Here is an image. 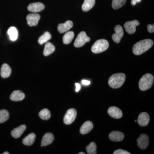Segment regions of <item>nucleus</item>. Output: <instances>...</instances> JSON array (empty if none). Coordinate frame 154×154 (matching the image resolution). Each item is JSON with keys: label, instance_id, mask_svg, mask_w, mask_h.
<instances>
[{"label": "nucleus", "instance_id": "17", "mask_svg": "<svg viewBox=\"0 0 154 154\" xmlns=\"http://www.w3.org/2000/svg\"><path fill=\"white\" fill-rule=\"evenodd\" d=\"M93 127L94 125L92 122L90 121L86 122L80 128V133L82 134H87L92 130Z\"/></svg>", "mask_w": 154, "mask_h": 154}, {"label": "nucleus", "instance_id": "6", "mask_svg": "<svg viewBox=\"0 0 154 154\" xmlns=\"http://www.w3.org/2000/svg\"><path fill=\"white\" fill-rule=\"evenodd\" d=\"M77 111L74 108L69 109L64 117V122L66 125L72 124L75 121Z\"/></svg>", "mask_w": 154, "mask_h": 154}, {"label": "nucleus", "instance_id": "24", "mask_svg": "<svg viewBox=\"0 0 154 154\" xmlns=\"http://www.w3.org/2000/svg\"><path fill=\"white\" fill-rule=\"evenodd\" d=\"M75 34L73 31L66 32L63 38L64 44L68 45L70 43L74 37Z\"/></svg>", "mask_w": 154, "mask_h": 154}, {"label": "nucleus", "instance_id": "19", "mask_svg": "<svg viewBox=\"0 0 154 154\" xmlns=\"http://www.w3.org/2000/svg\"><path fill=\"white\" fill-rule=\"evenodd\" d=\"M26 128L25 125H22L12 130L11 133V135L15 138H18L21 137Z\"/></svg>", "mask_w": 154, "mask_h": 154}, {"label": "nucleus", "instance_id": "9", "mask_svg": "<svg viewBox=\"0 0 154 154\" xmlns=\"http://www.w3.org/2000/svg\"><path fill=\"white\" fill-rule=\"evenodd\" d=\"M137 142L140 148L142 149H146L149 144L148 136L146 134H141L139 137L138 138Z\"/></svg>", "mask_w": 154, "mask_h": 154}, {"label": "nucleus", "instance_id": "31", "mask_svg": "<svg viewBox=\"0 0 154 154\" xmlns=\"http://www.w3.org/2000/svg\"><path fill=\"white\" fill-rule=\"evenodd\" d=\"M114 154H130L129 152L123 149H118L115 151L113 152Z\"/></svg>", "mask_w": 154, "mask_h": 154}, {"label": "nucleus", "instance_id": "18", "mask_svg": "<svg viewBox=\"0 0 154 154\" xmlns=\"http://www.w3.org/2000/svg\"><path fill=\"white\" fill-rule=\"evenodd\" d=\"M54 140V136L52 134L47 133L45 134L42 138V146H47L52 143Z\"/></svg>", "mask_w": 154, "mask_h": 154}, {"label": "nucleus", "instance_id": "16", "mask_svg": "<svg viewBox=\"0 0 154 154\" xmlns=\"http://www.w3.org/2000/svg\"><path fill=\"white\" fill-rule=\"evenodd\" d=\"M25 98V94L20 91H14L10 96V99L15 102L22 101Z\"/></svg>", "mask_w": 154, "mask_h": 154}, {"label": "nucleus", "instance_id": "4", "mask_svg": "<svg viewBox=\"0 0 154 154\" xmlns=\"http://www.w3.org/2000/svg\"><path fill=\"white\" fill-rule=\"evenodd\" d=\"M109 42L106 39H99L93 45L91 50L94 53H100L106 51L109 47Z\"/></svg>", "mask_w": 154, "mask_h": 154}, {"label": "nucleus", "instance_id": "22", "mask_svg": "<svg viewBox=\"0 0 154 154\" xmlns=\"http://www.w3.org/2000/svg\"><path fill=\"white\" fill-rule=\"evenodd\" d=\"M36 138V135L34 133H31L23 140L22 143L26 146H30L34 143Z\"/></svg>", "mask_w": 154, "mask_h": 154}, {"label": "nucleus", "instance_id": "26", "mask_svg": "<svg viewBox=\"0 0 154 154\" xmlns=\"http://www.w3.org/2000/svg\"><path fill=\"white\" fill-rule=\"evenodd\" d=\"M51 38L50 33L48 32H45L38 39V42L40 45H42L49 41Z\"/></svg>", "mask_w": 154, "mask_h": 154}, {"label": "nucleus", "instance_id": "12", "mask_svg": "<svg viewBox=\"0 0 154 154\" xmlns=\"http://www.w3.org/2000/svg\"><path fill=\"white\" fill-rule=\"evenodd\" d=\"M44 8V5L40 2L31 3L28 7V11L34 13L41 12L43 11Z\"/></svg>", "mask_w": 154, "mask_h": 154}, {"label": "nucleus", "instance_id": "28", "mask_svg": "<svg viewBox=\"0 0 154 154\" xmlns=\"http://www.w3.org/2000/svg\"><path fill=\"white\" fill-rule=\"evenodd\" d=\"M126 2V0H113L112 6L115 10L122 8Z\"/></svg>", "mask_w": 154, "mask_h": 154}, {"label": "nucleus", "instance_id": "5", "mask_svg": "<svg viewBox=\"0 0 154 154\" xmlns=\"http://www.w3.org/2000/svg\"><path fill=\"white\" fill-rule=\"evenodd\" d=\"M91 40V38L88 37L85 31H82L79 33L75 40L74 44L75 47L80 48L82 47L83 45L87 42H89Z\"/></svg>", "mask_w": 154, "mask_h": 154}, {"label": "nucleus", "instance_id": "2", "mask_svg": "<svg viewBox=\"0 0 154 154\" xmlns=\"http://www.w3.org/2000/svg\"><path fill=\"white\" fill-rule=\"evenodd\" d=\"M125 75L122 73L113 74L109 78L108 84L111 88L114 89L120 88L125 82Z\"/></svg>", "mask_w": 154, "mask_h": 154}, {"label": "nucleus", "instance_id": "11", "mask_svg": "<svg viewBox=\"0 0 154 154\" xmlns=\"http://www.w3.org/2000/svg\"><path fill=\"white\" fill-rule=\"evenodd\" d=\"M73 26V23L71 21H67L64 23L60 24L58 25L57 30L59 33H63L67 32Z\"/></svg>", "mask_w": 154, "mask_h": 154}, {"label": "nucleus", "instance_id": "15", "mask_svg": "<svg viewBox=\"0 0 154 154\" xmlns=\"http://www.w3.org/2000/svg\"><path fill=\"white\" fill-rule=\"evenodd\" d=\"M109 139L115 142L121 141L124 138V134L123 133L118 131H113L110 133L109 135Z\"/></svg>", "mask_w": 154, "mask_h": 154}, {"label": "nucleus", "instance_id": "14", "mask_svg": "<svg viewBox=\"0 0 154 154\" xmlns=\"http://www.w3.org/2000/svg\"><path fill=\"white\" fill-rule=\"evenodd\" d=\"M108 114L115 119H120L122 116V112L119 108L116 107H111L108 109Z\"/></svg>", "mask_w": 154, "mask_h": 154}, {"label": "nucleus", "instance_id": "8", "mask_svg": "<svg viewBox=\"0 0 154 154\" xmlns=\"http://www.w3.org/2000/svg\"><path fill=\"white\" fill-rule=\"evenodd\" d=\"M114 30L115 33L112 35V39L116 43H119L124 35L123 28L120 25H117L114 28Z\"/></svg>", "mask_w": 154, "mask_h": 154}, {"label": "nucleus", "instance_id": "27", "mask_svg": "<svg viewBox=\"0 0 154 154\" xmlns=\"http://www.w3.org/2000/svg\"><path fill=\"white\" fill-rule=\"evenodd\" d=\"M39 117L43 120H47L51 117V113L47 109H44L41 110L38 114Z\"/></svg>", "mask_w": 154, "mask_h": 154}, {"label": "nucleus", "instance_id": "29", "mask_svg": "<svg viewBox=\"0 0 154 154\" xmlns=\"http://www.w3.org/2000/svg\"><path fill=\"white\" fill-rule=\"evenodd\" d=\"M96 145L94 142H91L86 147V150L88 154H97Z\"/></svg>", "mask_w": 154, "mask_h": 154}, {"label": "nucleus", "instance_id": "10", "mask_svg": "<svg viewBox=\"0 0 154 154\" xmlns=\"http://www.w3.org/2000/svg\"><path fill=\"white\" fill-rule=\"evenodd\" d=\"M40 16L37 14H28L27 17V23L30 27L36 26L38 24Z\"/></svg>", "mask_w": 154, "mask_h": 154}, {"label": "nucleus", "instance_id": "13", "mask_svg": "<svg viewBox=\"0 0 154 154\" xmlns=\"http://www.w3.org/2000/svg\"><path fill=\"white\" fill-rule=\"evenodd\" d=\"M149 120V116L148 113L146 112H143L139 116L137 122L140 126H145L148 124Z\"/></svg>", "mask_w": 154, "mask_h": 154}, {"label": "nucleus", "instance_id": "23", "mask_svg": "<svg viewBox=\"0 0 154 154\" xmlns=\"http://www.w3.org/2000/svg\"><path fill=\"white\" fill-rule=\"evenodd\" d=\"M55 48L54 45L50 42H47L45 46L43 54L45 56H48L54 52Z\"/></svg>", "mask_w": 154, "mask_h": 154}, {"label": "nucleus", "instance_id": "30", "mask_svg": "<svg viewBox=\"0 0 154 154\" xmlns=\"http://www.w3.org/2000/svg\"><path fill=\"white\" fill-rule=\"evenodd\" d=\"M9 113L6 110H0V123H3L8 119Z\"/></svg>", "mask_w": 154, "mask_h": 154}, {"label": "nucleus", "instance_id": "20", "mask_svg": "<svg viewBox=\"0 0 154 154\" xmlns=\"http://www.w3.org/2000/svg\"><path fill=\"white\" fill-rule=\"evenodd\" d=\"M11 68L6 63L3 64L1 69V75L3 78H8L11 75Z\"/></svg>", "mask_w": 154, "mask_h": 154}, {"label": "nucleus", "instance_id": "37", "mask_svg": "<svg viewBox=\"0 0 154 154\" xmlns=\"http://www.w3.org/2000/svg\"><path fill=\"white\" fill-rule=\"evenodd\" d=\"M85 152H80L79 153V154H85Z\"/></svg>", "mask_w": 154, "mask_h": 154}, {"label": "nucleus", "instance_id": "3", "mask_svg": "<svg viewBox=\"0 0 154 154\" xmlns=\"http://www.w3.org/2000/svg\"><path fill=\"white\" fill-rule=\"evenodd\" d=\"M154 76L151 74H146L141 78L139 82L140 90L146 91L151 88L154 82Z\"/></svg>", "mask_w": 154, "mask_h": 154}, {"label": "nucleus", "instance_id": "1", "mask_svg": "<svg viewBox=\"0 0 154 154\" xmlns=\"http://www.w3.org/2000/svg\"><path fill=\"white\" fill-rule=\"evenodd\" d=\"M153 41L150 39H145L141 40L134 45L132 51L133 53L136 55L142 54L148 50L152 46Z\"/></svg>", "mask_w": 154, "mask_h": 154}, {"label": "nucleus", "instance_id": "21", "mask_svg": "<svg viewBox=\"0 0 154 154\" xmlns=\"http://www.w3.org/2000/svg\"><path fill=\"white\" fill-rule=\"evenodd\" d=\"M96 0H85L82 6V9L84 12H88L95 5Z\"/></svg>", "mask_w": 154, "mask_h": 154}, {"label": "nucleus", "instance_id": "35", "mask_svg": "<svg viewBox=\"0 0 154 154\" xmlns=\"http://www.w3.org/2000/svg\"><path fill=\"white\" fill-rule=\"evenodd\" d=\"M135 1L137 3H139L141 2L142 0H135Z\"/></svg>", "mask_w": 154, "mask_h": 154}, {"label": "nucleus", "instance_id": "25", "mask_svg": "<svg viewBox=\"0 0 154 154\" xmlns=\"http://www.w3.org/2000/svg\"><path fill=\"white\" fill-rule=\"evenodd\" d=\"M8 33L10 36V39L12 41H16L18 38V30L15 27H11L9 28L8 31Z\"/></svg>", "mask_w": 154, "mask_h": 154}, {"label": "nucleus", "instance_id": "36", "mask_svg": "<svg viewBox=\"0 0 154 154\" xmlns=\"http://www.w3.org/2000/svg\"><path fill=\"white\" fill-rule=\"evenodd\" d=\"M3 154H9V153L8 152H5L3 153Z\"/></svg>", "mask_w": 154, "mask_h": 154}, {"label": "nucleus", "instance_id": "7", "mask_svg": "<svg viewBox=\"0 0 154 154\" xmlns=\"http://www.w3.org/2000/svg\"><path fill=\"white\" fill-rule=\"evenodd\" d=\"M140 25L139 22L137 20L132 21H128L125 23L124 27L125 30L129 34L134 33L136 30V27Z\"/></svg>", "mask_w": 154, "mask_h": 154}, {"label": "nucleus", "instance_id": "32", "mask_svg": "<svg viewBox=\"0 0 154 154\" xmlns=\"http://www.w3.org/2000/svg\"><path fill=\"white\" fill-rule=\"evenodd\" d=\"M147 30L149 33H152L154 32V25L150 24L147 25Z\"/></svg>", "mask_w": 154, "mask_h": 154}, {"label": "nucleus", "instance_id": "34", "mask_svg": "<svg viewBox=\"0 0 154 154\" xmlns=\"http://www.w3.org/2000/svg\"><path fill=\"white\" fill-rule=\"evenodd\" d=\"M75 86H76V92H79V91H80V89H81V85L79 84V83H75Z\"/></svg>", "mask_w": 154, "mask_h": 154}, {"label": "nucleus", "instance_id": "33", "mask_svg": "<svg viewBox=\"0 0 154 154\" xmlns=\"http://www.w3.org/2000/svg\"><path fill=\"white\" fill-rule=\"evenodd\" d=\"M82 84L85 85H89L91 84V82L89 81L86 80H83L82 82Z\"/></svg>", "mask_w": 154, "mask_h": 154}]
</instances>
